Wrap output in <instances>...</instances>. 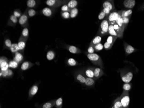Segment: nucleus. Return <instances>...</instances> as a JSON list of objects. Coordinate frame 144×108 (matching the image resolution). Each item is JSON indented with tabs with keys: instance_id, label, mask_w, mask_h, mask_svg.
<instances>
[{
	"instance_id": "obj_1",
	"label": "nucleus",
	"mask_w": 144,
	"mask_h": 108,
	"mask_svg": "<svg viewBox=\"0 0 144 108\" xmlns=\"http://www.w3.org/2000/svg\"><path fill=\"white\" fill-rule=\"evenodd\" d=\"M87 57L94 64L99 66L101 68H103L102 59L97 54L95 53H88L87 54Z\"/></svg>"
},
{
	"instance_id": "obj_2",
	"label": "nucleus",
	"mask_w": 144,
	"mask_h": 108,
	"mask_svg": "<svg viewBox=\"0 0 144 108\" xmlns=\"http://www.w3.org/2000/svg\"><path fill=\"white\" fill-rule=\"evenodd\" d=\"M120 101L123 108H128L130 98L129 96L128 91H123L120 96Z\"/></svg>"
},
{
	"instance_id": "obj_3",
	"label": "nucleus",
	"mask_w": 144,
	"mask_h": 108,
	"mask_svg": "<svg viewBox=\"0 0 144 108\" xmlns=\"http://www.w3.org/2000/svg\"><path fill=\"white\" fill-rule=\"evenodd\" d=\"M110 24L108 20L105 19L101 22L100 25L99 29L100 34L101 36H105V35L108 34V28Z\"/></svg>"
},
{
	"instance_id": "obj_4",
	"label": "nucleus",
	"mask_w": 144,
	"mask_h": 108,
	"mask_svg": "<svg viewBox=\"0 0 144 108\" xmlns=\"http://www.w3.org/2000/svg\"><path fill=\"white\" fill-rule=\"evenodd\" d=\"M121 16L118 12H113L111 13L109 15L108 17V21L110 25H113L116 24V21L118 20V18Z\"/></svg>"
},
{
	"instance_id": "obj_5",
	"label": "nucleus",
	"mask_w": 144,
	"mask_h": 108,
	"mask_svg": "<svg viewBox=\"0 0 144 108\" xmlns=\"http://www.w3.org/2000/svg\"><path fill=\"white\" fill-rule=\"evenodd\" d=\"M9 67L8 59L2 57L0 59V68L1 71H5L8 70Z\"/></svg>"
},
{
	"instance_id": "obj_6",
	"label": "nucleus",
	"mask_w": 144,
	"mask_h": 108,
	"mask_svg": "<svg viewBox=\"0 0 144 108\" xmlns=\"http://www.w3.org/2000/svg\"><path fill=\"white\" fill-rule=\"evenodd\" d=\"M121 77L122 81L125 83L130 82L133 77V74L131 72H128L125 74L121 73Z\"/></svg>"
},
{
	"instance_id": "obj_7",
	"label": "nucleus",
	"mask_w": 144,
	"mask_h": 108,
	"mask_svg": "<svg viewBox=\"0 0 144 108\" xmlns=\"http://www.w3.org/2000/svg\"><path fill=\"white\" fill-rule=\"evenodd\" d=\"M64 1L63 0H47L46 1V4L47 6L51 7H60L63 3Z\"/></svg>"
},
{
	"instance_id": "obj_8",
	"label": "nucleus",
	"mask_w": 144,
	"mask_h": 108,
	"mask_svg": "<svg viewBox=\"0 0 144 108\" xmlns=\"http://www.w3.org/2000/svg\"><path fill=\"white\" fill-rule=\"evenodd\" d=\"M39 89V84H35L31 87L29 90V99H31L38 92Z\"/></svg>"
},
{
	"instance_id": "obj_9",
	"label": "nucleus",
	"mask_w": 144,
	"mask_h": 108,
	"mask_svg": "<svg viewBox=\"0 0 144 108\" xmlns=\"http://www.w3.org/2000/svg\"><path fill=\"white\" fill-rule=\"evenodd\" d=\"M103 7L104 8L107 9L110 11H112L115 9L114 1H111V0L105 1L103 4Z\"/></svg>"
},
{
	"instance_id": "obj_10",
	"label": "nucleus",
	"mask_w": 144,
	"mask_h": 108,
	"mask_svg": "<svg viewBox=\"0 0 144 108\" xmlns=\"http://www.w3.org/2000/svg\"><path fill=\"white\" fill-rule=\"evenodd\" d=\"M75 78L77 81L79 82L82 84H84L86 82V77L83 74L79 72H78L75 74Z\"/></svg>"
},
{
	"instance_id": "obj_11",
	"label": "nucleus",
	"mask_w": 144,
	"mask_h": 108,
	"mask_svg": "<svg viewBox=\"0 0 144 108\" xmlns=\"http://www.w3.org/2000/svg\"><path fill=\"white\" fill-rule=\"evenodd\" d=\"M26 39L21 36L17 43V48L19 51L23 50L26 45Z\"/></svg>"
},
{
	"instance_id": "obj_12",
	"label": "nucleus",
	"mask_w": 144,
	"mask_h": 108,
	"mask_svg": "<svg viewBox=\"0 0 144 108\" xmlns=\"http://www.w3.org/2000/svg\"><path fill=\"white\" fill-rule=\"evenodd\" d=\"M94 79L97 80L99 79L104 74V72L102 69L99 68H94Z\"/></svg>"
},
{
	"instance_id": "obj_13",
	"label": "nucleus",
	"mask_w": 144,
	"mask_h": 108,
	"mask_svg": "<svg viewBox=\"0 0 144 108\" xmlns=\"http://www.w3.org/2000/svg\"><path fill=\"white\" fill-rule=\"evenodd\" d=\"M136 4L135 0H125L123 2V5L127 8H133Z\"/></svg>"
},
{
	"instance_id": "obj_14",
	"label": "nucleus",
	"mask_w": 144,
	"mask_h": 108,
	"mask_svg": "<svg viewBox=\"0 0 144 108\" xmlns=\"http://www.w3.org/2000/svg\"><path fill=\"white\" fill-rule=\"evenodd\" d=\"M28 15L26 13H25L20 17L19 20V23L22 26H24V25H25L28 22Z\"/></svg>"
},
{
	"instance_id": "obj_15",
	"label": "nucleus",
	"mask_w": 144,
	"mask_h": 108,
	"mask_svg": "<svg viewBox=\"0 0 144 108\" xmlns=\"http://www.w3.org/2000/svg\"><path fill=\"white\" fill-rule=\"evenodd\" d=\"M67 48L70 52L72 54H80L81 51L79 48L74 45H68Z\"/></svg>"
},
{
	"instance_id": "obj_16",
	"label": "nucleus",
	"mask_w": 144,
	"mask_h": 108,
	"mask_svg": "<svg viewBox=\"0 0 144 108\" xmlns=\"http://www.w3.org/2000/svg\"><path fill=\"white\" fill-rule=\"evenodd\" d=\"M118 12L122 18L129 17L132 13V11L131 9H129L127 11H119Z\"/></svg>"
},
{
	"instance_id": "obj_17",
	"label": "nucleus",
	"mask_w": 144,
	"mask_h": 108,
	"mask_svg": "<svg viewBox=\"0 0 144 108\" xmlns=\"http://www.w3.org/2000/svg\"><path fill=\"white\" fill-rule=\"evenodd\" d=\"M55 100H51L40 105L39 108H52L54 106Z\"/></svg>"
},
{
	"instance_id": "obj_18",
	"label": "nucleus",
	"mask_w": 144,
	"mask_h": 108,
	"mask_svg": "<svg viewBox=\"0 0 144 108\" xmlns=\"http://www.w3.org/2000/svg\"><path fill=\"white\" fill-rule=\"evenodd\" d=\"M34 64L30 62H29L28 61H26L24 62L21 65V70L24 71L26 70H28L29 68H31L32 66H33Z\"/></svg>"
},
{
	"instance_id": "obj_19",
	"label": "nucleus",
	"mask_w": 144,
	"mask_h": 108,
	"mask_svg": "<svg viewBox=\"0 0 144 108\" xmlns=\"http://www.w3.org/2000/svg\"><path fill=\"white\" fill-rule=\"evenodd\" d=\"M113 28L117 34L118 38H122L123 36V32L122 31L120 27L118 26L117 24L116 23L113 25Z\"/></svg>"
},
{
	"instance_id": "obj_20",
	"label": "nucleus",
	"mask_w": 144,
	"mask_h": 108,
	"mask_svg": "<svg viewBox=\"0 0 144 108\" xmlns=\"http://www.w3.org/2000/svg\"><path fill=\"white\" fill-rule=\"evenodd\" d=\"M85 74L87 76V77H89L94 79V69L92 68L86 69L85 71Z\"/></svg>"
},
{
	"instance_id": "obj_21",
	"label": "nucleus",
	"mask_w": 144,
	"mask_h": 108,
	"mask_svg": "<svg viewBox=\"0 0 144 108\" xmlns=\"http://www.w3.org/2000/svg\"><path fill=\"white\" fill-rule=\"evenodd\" d=\"M124 45L125 50L126 54H131L134 52L135 48L132 46L127 44V43H126L125 42L124 44Z\"/></svg>"
},
{
	"instance_id": "obj_22",
	"label": "nucleus",
	"mask_w": 144,
	"mask_h": 108,
	"mask_svg": "<svg viewBox=\"0 0 144 108\" xmlns=\"http://www.w3.org/2000/svg\"><path fill=\"white\" fill-rule=\"evenodd\" d=\"M23 57L20 53L19 52H18L15 53V56L13 58V60L16 61L17 63H19L23 61Z\"/></svg>"
},
{
	"instance_id": "obj_23",
	"label": "nucleus",
	"mask_w": 144,
	"mask_h": 108,
	"mask_svg": "<svg viewBox=\"0 0 144 108\" xmlns=\"http://www.w3.org/2000/svg\"><path fill=\"white\" fill-rule=\"evenodd\" d=\"M101 40V37L100 36H97L96 37H95L93 40H92V42H91L90 46L94 47L95 45L100 43Z\"/></svg>"
},
{
	"instance_id": "obj_24",
	"label": "nucleus",
	"mask_w": 144,
	"mask_h": 108,
	"mask_svg": "<svg viewBox=\"0 0 144 108\" xmlns=\"http://www.w3.org/2000/svg\"><path fill=\"white\" fill-rule=\"evenodd\" d=\"M94 84H95V81L94 79L89 77H86V82L84 84L87 87H91L94 86Z\"/></svg>"
},
{
	"instance_id": "obj_25",
	"label": "nucleus",
	"mask_w": 144,
	"mask_h": 108,
	"mask_svg": "<svg viewBox=\"0 0 144 108\" xmlns=\"http://www.w3.org/2000/svg\"><path fill=\"white\" fill-rule=\"evenodd\" d=\"M42 13L44 16L49 17L51 16L52 14V11L48 8H45L42 10Z\"/></svg>"
},
{
	"instance_id": "obj_26",
	"label": "nucleus",
	"mask_w": 144,
	"mask_h": 108,
	"mask_svg": "<svg viewBox=\"0 0 144 108\" xmlns=\"http://www.w3.org/2000/svg\"><path fill=\"white\" fill-rule=\"evenodd\" d=\"M54 106L56 108H62L63 106V99L60 97L55 100Z\"/></svg>"
},
{
	"instance_id": "obj_27",
	"label": "nucleus",
	"mask_w": 144,
	"mask_h": 108,
	"mask_svg": "<svg viewBox=\"0 0 144 108\" xmlns=\"http://www.w3.org/2000/svg\"><path fill=\"white\" fill-rule=\"evenodd\" d=\"M113 105L115 108H123L120 101V97H118L114 101Z\"/></svg>"
},
{
	"instance_id": "obj_28",
	"label": "nucleus",
	"mask_w": 144,
	"mask_h": 108,
	"mask_svg": "<svg viewBox=\"0 0 144 108\" xmlns=\"http://www.w3.org/2000/svg\"><path fill=\"white\" fill-rule=\"evenodd\" d=\"M78 4V2L76 0H71L67 4V6L69 8L73 9L76 8Z\"/></svg>"
},
{
	"instance_id": "obj_29",
	"label": "nucleus",
	"mask_w": 144,
	"mask_h": 108,
	"mask_svg": "<svg viewBox=\"0 0 144 108\" xmlns=\"http://www.w3.org/2000/svg\"><path fill=\"white\" fill-rule=\"evenodd\" d=\"M108 33L111 36H115L118 38V36L117 33L115 32V30L113 28V25H110L108 28Z\"/></svg>"
},
{
	"instance_id": "obj_30",
	"label": "nucleus",
	"mask_w": 144,
	"mask_h": 108,
	"mask_svg": "<svg viewBox=\"0 0 144 108\" xmlns=\"http://www.w3.org/2000/svg\"><path fill=\"white\" fill-rule=\"evenodd\" d=\"M78 12H79L78 10L76 8L71 9L70 12V18H74L76 17V16H77V15L78 14Z\"/></svg>"
},
{
	"instance_id": "obj_31",
	"label": "nucleus",
	"mask_w": 144,
	"mask_h": 108,
	"mask_svg": "<svg viewBox=\"0 0 144 108\" xmlns=\"http://www.w3.org/2000/svg\"><path fill=\"white\" fill-rule=\"evenodd\" d=\"M116 23L118 24V26L120 27L122 31L123 32H124V30L125 29V27L124 26V25H123V19H122V18L121 17V16L118 18V20H117V21H116Z\"/></svg>"
},
{
	"instance_id": "obj_32",
	"label": "nucleus",
	"mask_w": 144,
	"mask_h": 108,
	"mask_svg": "<svg viewBox=\"0 0 144 108\" xmlns=\"http://www.w3.org/2000/svg\"><path fill=\"white\" fill-rule=\"evenodd\" d=\"M55 53L52 51H49L47 53L46 57L47 60L49 61H51L55 58Z\"/></svg>"
},
{
	"instance_id": "obj_33",
	"label": "nucleus",
	"mask_w": 144,
	"mask_h": 108,
	"mask_svg": "<svg viewBox=\"0 0 144 108\" xmlns=\"http://www.w3.org/2000/svg\"><path fill=\"white\" fill-rule=\"evenodd\" d=\"M117 36L110 35L109 37L107 38V42L113 45L114 42H115L116 40H117Z\"/></svg>"
},
{
	"instance_id": "obj_34",
	"label": "nucleus",
	"mask_w": 144,
	"mask_h": 108,
	"mask_svg": "<svg viewBox=\"0 0 144 108\" xmlns=\"http://www.w3.org/2000/svg\"><path fill=\"white\" fill-rule=\"evenodd\" d=\"M67 64L70 66H76L78 64L77 61L74 58H70L68 59L67 60Z\"/></svg>"
},
{
	"instance_id": "obj_35",
	"label": "nucleus",
	"mask_w": 144,
	"mask_h": 108,
	"mask_svg": "<svg viewBox=\"0 0 144 108\" xmlns=\"http://www.w3.org/2000/svg\"><path fill=\"white\" fill-rule=\"evenodd\" d=\"M26 4L28 7L29 8H33L36 5V2L35 0H28L27 1Z\"/></svg>"
},
{
	"instance_id": "obj_36",
	"label": "nucleus",
	"mask_w": 144,
	"mask_h": 108,
	"mask_svg": "<svg viewBox=\"0 0 144 108\" xmlns=\"http://www.w3.org/2000/svg\"><path fill=\"white\" fill-rule=\"evenodd\" d=\"M19 63L14 60L11 61L9 63V67L12 68H16L18 66Z\"/></svg>"
},
{
	"instance_id": "obj_37",
	"label": "nucleus",
	"mask_w": 144,
	"mask_h": 108,
	"mask_svg": "<svg viewBox=\"0 0 144 108\" xmlns=\"http://www.w3.org/2000/svg\"><path fill=\"white\" fill-rule=\"evenodd\" d=\"M10 49L11 50V52L13 53H15L18 52L19 50L17 48V44L16 43L12 44L10 48Z\"/></svg>"
},
{
	"instance_id": "obj_38",
	"label": "nucleus",
	"mask_w": 144,
	"mask_h": 108,
	"mask_svg": "<svg viewBox=\"0 0 144 108\" xmlns=\"http://www.w3.org/2000/svg\"><path fill=\"white\" fill-rule=\"evenodd\" d=\"M29 36V30L27 28H25L23 30L22 32V37L27 39V38Z\"/></svg>"
},
{
	"instance_id": "obj_39",
	"label": "nucleus",
	"mask_w": 144,
	"mask_h": 108,
	"mask_svg": "<svg viewBox=\"0 0 144 108\" xmlns=\"http://www.w3.org/2000/svg\"><path fill=\"white\" fill-rule=\"evenodd\" d=\"M94 49L95 50H96V51H101L102 50L103 48H104V45H103L102 44H101V43H99L98 44L95 45L94 47Z\"/></svg>"
},
{
	"instance_id": "obj_40",
	"label": "nucleus",
	"mask_w": 144,
	"mask_h": 108,
	"mask_svg": "<svg viewBox=\"0 0 144 108\" xmlns=\"http://www.w3.org/2000/svg\"><path fill=\"white\" fill-rule=\"evenodd\" d=\"M36 14V11L33 9H29V11H28V16L30 17L34 16Z\"/></svg>"
},
{
	"instance_id": "obj_41",
	"label": "nucleus",
	"mask_w": 144,
	"mask_h": 108,
	"mask_svg": "<svg viewBox=\"0 0 144 108\" xmlns=\"http://www.w3.org/2000/svg\"><path fill=\"white\" fill-rule=\"evenodd\" d=\"M17 18V17H16L14 15H12L10 16V20L12 24H15L17 23V21H18Z\"/></svg>"
},
{
	"instance_id": "obj_42",
	"label": "nucleus",
	"mask_w": 144,
	"mask_h": 108,
	"mask_svg": "<svg viewBox=\"0 0 144 108\" xmlns=\"http://www.w3.org/2000/svg\"><path fill=\"white\" fill-rule=\"evenodd\" d=\"M123 88L124 91H128L131 89V85L129 84L128 83H125V84H124V85H123Z\"/></svg>"
},
{
	"instance_id": "obj_43",
	"label": "nucleus",
	"mask_w": 144,
	"mask_h": 108,
	"mask_svg": "<svg viewBox=\"0 0 144 108\" xmlns=\"http://www.w3.org/2000/svg\"><path fill=\"white\" fill-rule=\"evenodd\" d=\"M61 16L63 18L65 19H68L70 17L69 12H63L61 13Z\"/></svg>"
},
{
	"instance_id": "obj_44",
	"label": "nucleus",
	"mask_w": 144,
	"mask_h": 108,
	"mask_svg": "<svg viewBox=\"0 0 144 108\" xmlns=\"http://www.w3.org/2000/svg\"><path fill=\"white\" fill-rule=\"evenodd\" d=\"M113 46V45H111L110 43L108 42H105L104 45V48H105V49L106 50H108L110 49V48Z\"/></svg>"
},
{
	"instance_id": "obj_45",
	"label": "nucleus",
	"mask_w": 144,
	"mask_h": 108,
	"mask_svg": "<svg viewBox=\"0 0 144 108\" xmlns=\"http://www.w3.org/2000/svg\"><path fill=\"white\" fill-rule=\"evenodd\" d=\"M61 11L63 12H70V8H69L68 7L67 5H66L64 4L61 7Z\"/></svg>"
},
{
	"instance_id": "obj_46",
	"label": "nucleus",
	"mask_w": 144,
	"mask_h": 108,
	"mask_svg": "<svg viewBox=\"0 0 144 108\" xmlns=\"http://www.w3.org/2000/svg\"><path fill=\"white\" fill-rule=\"evenodd\" d=\"M4 44H5V45L7 47L10 48L12 45L11 40H9V39L6 40L5 42H4Z\"/></svg>"
},
{
	"instance_id": "obj_47",
	"label": "nucleus",
	"mask_w": 144,
	"mask_h": 108,
	"mask_svg": "<svg viewBox=\"0 0 144 108\" xmlns=\"http://www.w3.org/2000/svg\"><path fill=\"white\" fill-rule=\"evenodd\" d=\"M123 21V25H124L125 27H126L127 24H128L129 21V17H123L122 18Z\"/></svg>"
},
{
	"instance_id": "obj_48",
	"label": "nucleus",
	"mask_w": 144,
	"mask_h": 108,
	"mask_svg": "<svg viewBox=\"0 0 144 108\" xmlns=\"http://www.w3.org/2000/svg\"><path fill=\"white\" fill-rule=\"evenodd\" d=\"M106 14L103 12V11H102L100 13H99V14L98 15V19L99 20H102L103 19L105 18V17L106 16Z\"/></svg>"
},
{
	"instance_id": "obj_49",
	"label": "nucleus",
	"mask_w": 144,
	"mask_h": 108,
	"mask_svg": "<svg viewBox=\"0 0 144 108\" xmlns=\"http://www.w3.org/2000/svg\"><path fill=\"white\" fill-rule=\"evenodd\" d=\"M95 49L94 47L91 46H89V47L88 49V53H94Z\"/></svg>"
},
{
	"instance_id": "obj_50",
	"label": "nucleus",
	"mask_w": 144,
	"mask_h": 108,
	"mask_svg": "<svg viewBox=\"0 0 144 108\" xmlns=\"http://www.w3.org/2000/svg\"><path fill=\"white\" fill-rule=\"evenodd\" d=\"M13 15L16 16V17H19L22 16L21 13L19 11H14Z\"/></svg>"
},
{
	"instance_id": "obj_51",
	"label": "nucleus",
	"mask_w": 144,
	"mask_h": 108,
	"mask_svg": "<svg viewBox=\"0 0 144 108\" xmlns=\"http://www.w3.org/2000/svg\"><path fill=\"white\" fill-rule=\"evenodd\" d=\"M103 11L106 14V16L109 15L110 14V11H109V10H108L107 9L104 8V9L103 10Z\"/></svg>"
},
{
	"instance_id": "obj_52",
	"label": "nucleus",
	"mask_w": 144,
	"mask_h": 108,
	"mask_svg": "<svg viewBox=\"0 0 144 108\" xmlns=\"http://www.w3.org/2000/svg\"><path fill=\"white\" fill-rule=\"evenodd\" d=\"M13 72L11 70V69H8V77H11L13 75Z\"/></svg>"
},
{
	"instance_id": "obj_53",
	"label": "nucleus",
	"mask_w": 144,
	"mask_h": 108,
	"mask_svg": "<svg viewBox=\"0 0 144 108\" xmlns=\"http://www.w3.org/2000/svg\"><path fill=\"white\" fill-rule=\"evenodd\" d=\"M115 108V107H114V106H113H113H112V108Z\"/></svg>"
}]
</instances>
